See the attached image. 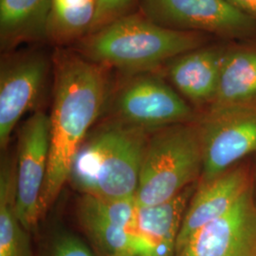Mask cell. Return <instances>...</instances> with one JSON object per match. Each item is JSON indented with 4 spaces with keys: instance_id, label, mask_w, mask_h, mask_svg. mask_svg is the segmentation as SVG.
Masks as SVG:
<instances>
[{
    "instance_id": "obj_1",
    "label": "cell",
    "mask_w": 256,
    "mask_h": 256,
    "mask_svg": "<svg viewBox=\"0 0 256 256\" xmlns=\"http://www.w3.org/2000/svg\"><path fill=\"white\" fill-rule=\"evenodd\" d=\"M54 62L50 146L40 202L41 216L52 206L68 180L74 158L88 131L101 114L108 92V66L68 50L56 52Z\"/></svg>"
},
{
    "instance_id": "obj_2",
    "label": "cell",
    "mask_w": 256,
    "mask_h": 256,
    "mask_svg": "<svg viewBox=\"0 0 256 256\" xmlns=\"http://www.w3.org/2000/svg\"><path fill=\"white\" fill-rule=\"evenodd\" d=\"M203 43L202 32L162 27L144 14H129L79 40L77 52L108 68L144 74Z\"/></svg>"
},
{
    "instance_id": "obj_3",
    "label": "cell",
    "mask_w": 256,
    "mask_h": 256,
    "mask_svg": "<svg viewBox=\"0 0 256 256\" xmlns=\"http://www.w3.org/2000/svg\"><path fill=\"white\" fill-rule=\"evenodd\" d=\"M148 132L119 120L104 126L84 142L68 180L86 196L106 200L135 198Z\"/></svg>"
},
{
    "instance_id": "obj_4",
    "label": "cell",
    "mask_w": 256,
    "mask_h": 256,
    "mask_svg": "<svg viewBox=\"0 0 256 256\" xmlns=\"http://www.w3.org/2000/svg\"><path fill=\"white\" fill-rule=\"evenodd\" d=\"M202 172L198 126L178 124L156 129L149 137L135 200L138 206L168 202Z\"/></svg>"
},
{
    "instance_id": "obj_5",
    "label": "cell",
    "mask_w": 256,
    "mask_h": 256,
    "mask_svg": "<svg viewBox=\"0 0 256 256\" xmlns=\"http://www.w3.org/2000/svg\"><path fill=\"white\" fill-rule=\"evenodd\" d=\"M196 126L202 144V182L256 152V108L209 110Z\"/></svg>"
},
{
    "instance_id": "obj_6",
    "label": "cell",
    "mask_w": 256,
    "mask_h": 256,
    "mask_svg": "<svg viewBox=\"0 0 256 256\" xmlns=\"http://www.w3.org/2000/svg\"><path fill=\"white\" fill-rule=\"evenodd\" d=\"M140 5L147 18L173 30L232 37L256 32V19L227 0H140Z\"/></svg>"
},
{
    "instance_id": "obj_7",
    "label": "cell",
    "mask_w": 256,
    "mask_h": 256,
    "mask_svg": "<svg viewBox=\"0 0 256 256\" xmlns=\"http://www.w3.org/2000/svg\"><path fill=\"white\" fill-rule=\"evenodd\" d=\"M117 120L146 130L185 124L192 118L186 102L158 76L138 74L126 82L114 104Z\"/></svg>"
},
{
    "instance_id": "obj_8",
    "label": "cell",
    "mask_w": 256,
    "mask_h": 256,
    "mask_svg": "<svg viewBox=\"0 0 256 256\" xmlns=\"http://www.w3.org/2000/svg\"><path fill=\"white\" fill-rule=\"evenodd\" d=\"M50 146V122L38 111L24 122L18 138L16 210L20 223L34 229L41 216L40 202L46 180Z\"/></svg>"
},
{
    "instance_id": "obj_9",
    "label": "cell",
    "mask_w": 256,
    "mask_h": 256,
    "mask_svg": "<svg viewBox=\"0 0 256 256\" xmlns=\"http://www.w3.org/2000/svg\"><path fill=\"white\" fill-rule=\"evenodd\" d=\"M176 256H256V202L250 186L220 218L196 232Z\"/></svg>"
},
{
    "instance_id": "obj_10",
    "label": "cell",
    "mask_w": 256,
    "mask_h": 256,
    "mask_svg": "<svg viewBox=\"0 0 256 256\" xmlns=\"http://www.w3.org/2000/svg\"><path fill=\"white\" fill-rule=\"evenodd\" d=\"M48 62L42 52H30L2 61L0 72V146H7L20 118L38 99Z\"/></svg>"
},
{
    "instance_id": "obj_11",
    "label": "cell",
    "mask_w": 256,
    "mask_h": 256,
    "mask_svg": "<svg viewBox=\"0 0 256 256\" xmlns=\"http://www.w3.org/2000/svg\"><path fill=\"white\" fill-rule=\"evenodd\" d=\"M135 198L106 200L84 194L78 216L84 229L104 256H138L129 232L137 210Z\"/></svg>"
},
{
    "instance_id": "obj_12",
    "label": "cell",
    "mask_w": 256,
    "mask_h": 256,
    "mask_svg": "<svg viewBox=\"0 0 256 256\" xmlns=\"http://www.w3.org/2000/svg\"><path fill=\"white\" fill-rule=\"evenodd\" d=\"M194 194L188 186L168 202L153 206H137L129 232L134 238L138 256H172L183 218Z\"/></svg>"
},
{
    "instance_id": "obj_13",
    "label": "cell",
    "mask_w": 256,
    "mask_h": 256,
    "mask_svg": "<svg viewBox=\"0 0 256 256\" xmlns=\"http://www.w3.org/2000/svg\"><path fill=\"white\" fill-rule=\"evenodd\" d=\"M250 186L245 167H232L216 178L200 183L185 212L176 250L203 226L229 212Z\"/></svg>"
},
{
    "instance_id": "obj_14",
    "label": "cell",
    "mask_w": 256,
    "mask_h": 256,
    "mask_svg": "<svg viewBox=\"0 0 256 256\" xmlns=\"http://www.w3.org/2000/svg\"><path fill=\"white\" fill-rule=\"evenodd\" d=\"M226 50L200 46L170 61L168 74L176 90L196 104H212L218 92Z\"/></svg>"
},
{
    "instance_id": "obj_15",
    "label": "cell",
    "mask_w": 256,
    "mask_h": 256,
    "mask_svg": "<svg viewBox=\"0 0 256 256\" xmlns=\"http://www.w3.org/2000/svg\"><path fill=\"white\" fill-rule=\"evenodd\" d=\"M256 108V48L226 50L209 110Z\"/></svg>"
},
{
    "instance_id": "obj_16",
    "label": "cell",
    "mask_w": 256,
    "mask_h": 256,
    "mask_svg": "<svg viewBox=\"0 0 256 256\" xmlns=\"http://www.w3.org/2000/svg\"><path fill=\"white\" fill-rule=\"evenodd\" d=\"M52 0H0L1 48L9 50L46 37Z\"/></svg>"
},
{
    "instance_id": "obj_17",
    "label": "cell",
    "mask_w": 256,
    "mask_h": 256,
    "mask_svg": "<svg viewBox=\"0 0 256 256\" xmlns=\"http://www.w3.org/2000/svg\"><path fill=\"white\" fill-rule=\"evenodd\" d=\"M97 0H52L46 37L58 45L78 42L92 32Z\"/></svg>"
},
{
    "instance_id": "obj_18",
    "label": "cell",
    "mask_w": 256,
    "mask_h": 256,
    "mask_svg": "<svg viewBox=\"0 0 256 256\" xmlns=\"http://www.w3.org/2000/svg\"><path fill=\"white\" fill-rule=\"evenodd\" d=\"M16 166L6 162L0 172V256H32L27 230L16 210Z\"/></svg>"
},
{
    "instance_id": "obj_19",
    "label": "cell",
    "mask_w": 256,
    "mask_h": 256,
    "mask_svg": "<svg viewBox=\"0 0 256 256\" xmlns=\"http://www.w3.org/2000/svg\"><path fill=\"white\" fill-rule=\"evenodd\" d=\"M137 0H97V14L90 34L131 14Z\"/></svg>"
},
{
    "instance_id": "obj_20",
    "label": "cell",
    "mask_w": 256,
    "mask_h": 256,
    "mask_svg": "<svg viewBox=\"0 0 256 256\" xmlns=\"http://www.w3.org/2000/svg\"><path fill=\"white\" fill-rule=\"evenodd\" d=\"M50 256H95L80 238L70 232H62L55 236Z\"/></svg>"
},
{
    "instance_id": "obj_21",
    "label": "cell",
    "mask_w": 256,
    "mask_h": 256,
    "mask_svg": "<svg viewBox=\"0 0 256 256\" xmlns=\"http://www.w3.org/2000/svg\"><path fill=\"white\" fill-rule=\"evenodd\" d=\"M232 6L256 19V0H227Z\"/></svg>"
},
{
    "instance_id": "obj_22",
    "label": "cell",
    "mask_w": 256,
    "mask_h": 256,
    "mask_svg": "<svg viewBox=\"0 0 256 256\" xmlns=\"http://www.w3.org/2000/svg\"></svg>"
}]
</instances>
